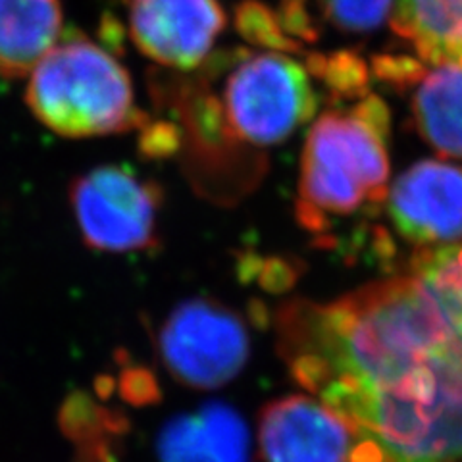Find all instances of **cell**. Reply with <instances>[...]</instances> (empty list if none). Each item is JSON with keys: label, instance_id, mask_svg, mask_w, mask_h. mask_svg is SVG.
I'll return each mask as SVG.
<instances>
[{"label": "cell", "instance_id": "obj_15", "mask_svg": "<svg viewBox=\"0 0 462 462\" xmlns=\"http://www.w3.org/2000/svg\"><path fill=\"white\" fill-rule=\"evenodd\" d=\"M141 151L147 156H170L178 149L180 135L171 124H144L141 125Z\"/></svg>", "mask_w": 462, "mask_h": 462}, {"label": "cell", "instance_id": "obj_2", "mask_svg": "<svg viewBox=\"0 0 462 462\" xmlns=\"http://www.w3.org/2000/svg\"><path fill=\"white\" fill-rule=\"evenodd\" d=\"M25 100L35 118L68 139L125 134L147 124L129 71L83 37L56 45L29 71Z\"/></svg>", "mask_w": 462, "mask_h": 462}, {"label": "cell", "instance_id": "obj_6", "mask_svg": "<svg viewBox=\"0 0 462 462\" xmlns=\"http://www.w3.org/2000/svg\"><path fill=\"white\" fill-rule=\"evenodd\" d=\"M260 447L266 462H387L380 447L337 412L302 395L268 404Z\"/></svg>", "mask_w": 462, "mask_h": 462}, {"label": "cell", "instance_id": "obj_14", "mask_svg": "<svg viewBox=\"0 0 462 462\" xmlns=\"http://www.w3.org/2000/svg\"><path fill=\"white\" fill-rule=\"evenodd\" d=\"M395 0H322L324 14L345 32H370L392 14Z\"/></svg>", "mask_w": 462, "mask_h": 462}, {"label": "cell", "instance_id": "obj_5", "mask_svg": "<svg viewBox=\"0 0 462 462\" xmlns=\"http://www.w3.org/2000/svg\"><path fill=\"white\" fill-rule=\"evenodd\" d=\"M158 351L180 383L214 389L229 383L247 365L251 339L237 312L214 299L195 297L168 314Z\"/></svg>", "mask_w": 462, "mask_h": 462}, {"label": "cell", "instance_id": "obj_4", "mask_svg": "<svg viewBox=\"0 0 462 462\" xmlns=\"http://www.w3.org/2000/svg\"><path fill=\"white\" fill-rule=\"evenodd\" d=\"M316 97L307 69L278 52L251 54L224 87V116L236 137L268 147L312 118Z\"/></svg>", "mask_w": 462, "mask_h": 462}, {"label": "cell", "instance_id": "obj_13", "mask_svg": "<svg viewBox=\"0 0 462 462\" xmlns=\"http://www.w3.org/2000/svg\"><path fill=\"white\" fill-rule=\"evenodd\" d=\"M411 276L462 349V245L424 251L416 258Z\"/></svg>", "mask_w": 462, "mask_h": 462}, {"label": "cell", "instance_id": "obj_11", "mask_svg": "<svg viewBox=\"0 0 462 462\" xmlns=\"http://www.w3.org/2000/svg\"><path fill=\"white\" fill-rule=\"evenodd\" d=\"M414 114L433 147L462 156V60L436 62L418 78Z\"/></svg>", "mask_w": 462, "mask_h": 462}, {"label": "cell", "instance_id": "obj_8", "mask_svg": "<svg viewBox=\"0 0 462 462\" xmlns=\"http://www.w3.org/2000/svg\"><path fill=\"white\" fill-rule=\"evenodd\" d=\"M399 234L418 245L445 247L462 237V170L438 161L409 168L389 191Z\"/></svg>", "mask_w": 462, "mask_h": 462}, {"label": "cell", "instance_id": "obj_9", "mask_svg": "<svg viewBox=\"0 0 462 462\" xmlns=\"http://www.w3.org/2000/svg\"><path fill=\"white\" fill-rule=\"evenodd\" d=\"M158 457L161 462H249V428L236 409L208 402L162 430Z\"/></svg>", "mask_w": 462, "mask_h": 462}, {"label": "cell", "instance_id": "obj_3", "mask_svg": "<svg viewBox=\"0 0 462 462\" xmlns=\"http://www.w3.org/2000/svg\"><path fill=\"white\" fill-rule=\"evenodd\" d=\"M162 189L127 166H98L69 185L81 239L105 253H139L158 247Z\"/></svg>", "mask_w": 462, "mask_h": 462}, {"label": "cell", "instance_id": "obj_12", "mask_svg": "<svg viewBox=\"0 0 462 462\" xmlns=\"http://www.w3.org/2000/svg\"><path fill=\"white\" fill-rule=\"evenodd\" d=\"M392 16L430 64L462 60V0H395Z\"/></svg>", "mask_w": 462, "mask_h": 462}, {"label": "cell", "instance_id": "obj_1", "mask_svg": "<svg viewBox=\"0 0 462 462\" xmlns=\"http://www.w3.org/2000/svg\"><path fill=\"white\" fill-rule=\"evenodd\" d=\"M297 214L322 231L339 216L387 197V110L378 97L329 110L310 127L302 152Z\"/></svg>", "mask_w": 462, "mask_h": 462}, {"label": "cell", "instance_id": "obj_7", "mask_svg": "<svg viewBox=\"0 0 462 462\" xmlns=\"http://www.w3.org/2000/svg\"><path fill=\"white\" fill-rule=\"evenodd\" d=\"M226 27L218 0H132L129 35L149 60L173 69L205 62Z\"/></svg>", "mask_w": 462, "mask_h": 462}, {"label": "cell", "instance_id": "obj_10", "mask_svg": "<svg viewBox=\"0 0 462 462\" xmlns=\"http://www.w3.org/2000/svg\"><path fill=\"white\" fill-rule=\"evenodd\" d=\"M62 0H0V74L23 78L60 39Z\"/></svg>", "mask_w": 462, "mask_h": 462}]
</instances>
